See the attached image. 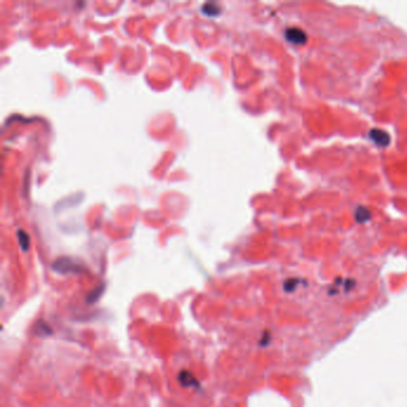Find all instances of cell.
Returning <instances> with one entry per match:
<instances>
[{"label": "cell", "instance_id": "cell-1", "mask_svg": "<svg viewBox=\"0 0 407 407\" xmlns=\"http://www.w3.org/2000/svg\"><path fill=\"white\" fill-rule=\"evenodd\" d=\"M53 268L55 269L56 271L62 273L67 272H78L79 271V268H78V264L75 262H73L72 259L69 258H60L56 260L53 264Z\"/></svg>", "mask_w": 407, "mask_h": 407}, {"label": "cell", "instance_id": "cell-2", "mask_svg": "<svg viewBox=\"0 0 407 407\" xmlns=\"http://www.w3.org/2000/svg\"><path fill=\"white\" fill-rule=\"evenodd\" d=\"M286 37L287 40L295 43V45H303L306 42V40H307L305 32L298 28H289L286 31Z\"/></svg>", "mask_w": 407, "mask_h": 407}, {"label": "cell", "instance_id": "cell-3", "mask_svg": "<svg viewBox=\"0 0 407 407\" xmlns=\"http://www.w3.org/2000/svg\"><path fill=\"white\" fill-rule=\"evenodd\" d=\"M370 137L374 140V142H375L376 145H380V146H387L388 142H389L388 133L384 132V130H381V129L371 130Z\"/></svg>", "mask_w": 407, "mask_h": 407}, {"label": "cell", "instance_id": "cell-4", "mask_svg": "<svg viewBox=\"0 0 407 407\" xmlns=\"http://www.w3.org/2000/svg\"><path fill=\"white\" fill-rule=\"evenodd\" d=\"M179 381H181V384L185 387L199 386V382L196 381V379H195L189 371L185 370L181 371V374H179Z\"/></svg>", "mask_w": 407, "mask_h": 407}, {"label": "cell", "instance_id": "cell-5", "mask_svg": "<svg viewBox=\"0 0 407 407\" xmlns=\"http://www.w3.org/2000/svg\"><path fill=\"white\" fill-rule=\"evenodd\" d=\"M204 15L207 16H211V17H214V16L219 15L220 13V7L218 5L215 4V2H205V4H203L202 9H201Z\"/></svg>", "mask_w": 407, "mask_h": 407}, {"label": "cell", "instance_id": "cell-6", "mask_svg": "<svg viewBox=\"0 0 407 407\" xmlns=\"http://www.w3.org/2000/svg\"><path fill=\"white\" fill-rule=\"evenodd\" d=\"M17 234H18V239H20V245H21V248H22V249H23V251H28V249H29V235L26 234L25 232H24V230H22V229H20L17 232Z\"/></svg>", "mask_w": 407, "mask_h": 407}]
</instances>
